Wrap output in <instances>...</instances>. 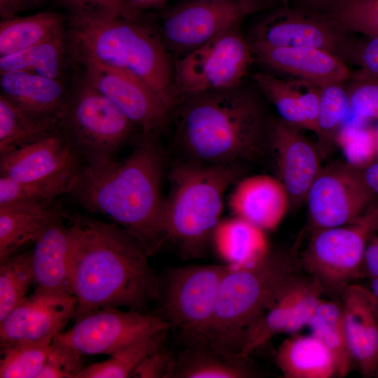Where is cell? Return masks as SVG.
<instances>
[{
	"instance_id": "ac0fdd59",
	"label": "cell",
	"mask_w": 378,
	"mask_h": 378,
	"mask_svg": "<svg viewBox=\"0 0 378 378\" xmlns=\"http://www.w3.org/2000/svg\"><path fill=\"white\" fill-rule=\"evenodd\" d=\"M301 130L279 119L270 132L279 180L288 194L290 204L295 206L306 203L309 190L322 169L318 147Z\"/></svg>"
},
{
	"instance_id": "7a4b0ae2",
	"label": "cell",
	"mask_w": 378,
	"mask_h": 378,
	"mask_svg": "<svg viewBox=\"0 0 378 378\" xmlns=\"http://www.w3.org/2000/svg\"><path fill=\"white\" fill-rule=\"evenodd\" d=\"M163 167L155 136L143 134L122 161L83 164L68 194L86 210L108 216L135 236L150 256L166 242Z\"/></svg>"
},
{
	"instance_id": "7bdbcfd3",
	"label": "cell",
	"mask_w": 378,
	"mask_h": 378,
	"mask_svg": "<svg viewBox=\"0 0 378 378\" xmlns=\"http://www.w3.org/2000/svg\"><path fill=\"white\" fill-rule=\"evenodd\" d=\"M61 3L69 10L71 15L139 19L130 9L127 0H61Z\"/></svg>"
},
{
	"instance_id": "2e32d148",
	"label": "cell",
	"mask_w": 378,
	"mask_h": 378,
	"mask_svg": "<svg viewBox=\"0 0 378 378\" xmlns=\"http://www.w3.org/2000/svg\"><path fill=\"white\" fill-rule=\"evenodd\" d=\"M83 164L80 158L57 130L0 155V176L18 181L72 186Z\"/></svg>"
},
{
	"instance_id": "4fadbf2b",
	"label": "cell",
	"mask_w": 378,
	"mask_h": 378,
	"mask_svg": "<svg viewBox=\"0 0 378 378\" xmlns=\"http://www.w3.org/2000/svg\"><path fill=\"white\" fill-rule=\"evenodd\" d=\"M260 7L253 0H195L167 12L158 33L167 50L188 52L236 27Z\"/></svg>"
},
{
	"instance_id": "4dcf8cb0",
	"label": "cell",
	"mask_w": 378,
	"mask_h": 378,
	"mask_svg": "<svg viewBox=\"0 0 378 378\" xmlns=\"http://www.w3.org/2000/svg\"><path fill=\"white\" fill-rule=\"evenodd\" d=\"M64 18L52 11L1 19L0 57L39 43L63 29Z\"/></svg>"
},
{
	"instance_id": "836d02e7",
	"label": "cell",
	"mask_w": 378,
	"mask_h": 378,
	"mask_svg": "<svg viewBox=\"0 0 378 378\" xmlns=\"http://www.w3.org/2000/svg\"><path fill=\"white\" fill-rule=\"evenodd\" d=\"M161 331L125 347L107 360L85 367L76 378H124L166 342L168 331Z\"/></svg>"
},
{
	"instance_id": "d590c367",
	"label": "cell",
	"mask_w": 378,
	"mask_h": 378,
	"mask_svg": "<svg viewBox=\"0 0 378 378\" xmlns=\"http://www.w3.org/2000/svg\"><path fill=\"white\" fill-rule=\"evenodd\" d=\"M34 282L31 251L0 260V321L27 297Z\"/></svg>"
},
{
	"instance_id": "f5cc1de1",
	"label": "cell",
	"mask_w": 378,
	"mask_h": 378,
	"mask_svg": "<svg viewBox=\"0 0 378 378\" xmlns=\"http://www.w3.org/2000/svg\"><path fill=\"white\" fill-rule=\"evenodd\" d=\"M167 0H155L157 7H160L164 5Z\"/></svg>"
},
{
	"instance_id": "603a6c76",
	"label": "cell",
	"mask_w": 378,
	"mask_h": 378,
	"mask_svg": "<svg viewBox=\"0 0 378 378\" xmlns=\"http://www.w3.org/2000/svg\"><path fill=\"white\" fill-rule=\"evenodd\" d=\"M184 348L175 354L170 378H246L253 375L247 358L214 346L205 335L182 332Z\"/></svg>"
},
{
	"instance_id": "30bf717a",
	"label": "cell",
	"mask_w": 378,
	"mask_h": 378,
	"mask_svg": "<svg viewBox=\"0 0 378 378\" xmlns=\"http://www.w3.org/2000/svg\"><path fill=\"white\" fill-rule=\"evenodd\" d=\"M227 270L225 264L170 270L160 282V316L172 328L206 335L214 317L220 283Z\"/></svg>"
},
{
	"instance_id": "d6986e66",
	"label": "cell",
	"mask_w": 378,
	"mask_h": 378,
	"mask_svg": "<svg viewBox=\"0 0 378 378\" xmlns=\"http://www.w3.org/2000/svg\"><path fill=\"white\" fill-rule=\"evenodd\" d=\"M347 346L364 377L375 375L378 368V312L369 289L352 283L340 298Z\"/></svg>"
},
{
	"instance_id": "f1b7e54d",
	"label": "cell",
	"mask_w": 378,
	"mask_h": 378,
	"mask_svg": "<svg viewBox=\"0 0 378 378\" xmlns=\"http://www.w3.org/2000/svg\"><path fill=\"white\" fill-rule=\"evenodd\" d=\"M306 275L300 273L285 286L273 304L245 331L238 356L247 358L274 335L287 332Z\"/></svg>"
},
{
	"instance_id": "8992f818",
	"label": "cell",
	"mask_w": 378,
	"mask_h": 378,
	"mask_svg": "<svg viewBox=\"0 0 378 378\" xmlns=\"http://www.w3.org/2000/svg\"><path fill=\"white\" fill-rule=\"evenodd\" d=\"M300 269L294 250L270 252L251 266H228L206 337L217 348L237 355L246 329L273 304Z\"/></svg>"
},
{
	"instance_id": "1f68e13d",
	"label": "cell",
	"mask_w": 378,
	"mask_h": 378,
	"mask_svg": "<svg viewBox=\"0 0 378 378\" xmlns=\"http://www.w3.org/2000/svg\"><path fill=\"white\" fill-rule=\"evenodd\" d=\"M57 122L35 117L0 94V155L56 132Z\"/></svg>"
},
{
	"instance_id": "484cf974",
	"label": "cell",
	"mask_w": 378,
	"mask_h": 378,
	"mask_svg": "<svg viewBox=\"0 0 378 378\" xmlns=\"http://www.w3.org/2000/svg\"><path fill=\"white\" fill-rule=\"evenodd\" d=\"M63 215L54 202L0 204V260L34 242L47 225Z\"/></svg>"
},
{
	"instance_id": "d6a6232c",
	"label": "cell",
	"mask_w": 378,
	"mask_h": 378,
	"mask_svg": "<svg viewBox=\"0 0 378 378\" xmlns=\"http://www.w3.org/2000/svg\"><path fill=\"white\" fill-rule=\"evenodd\" d=\"M307 326L333 354L338 368V377H345L354 366L345 335L340 300L322 298Z\"/></svg>"
},
{
	"instance_id": "44dd1931",
	"label": "cell",
	"mask_w": 378,
	"mask_h": 378,
	"mask_svg": "<svg viewBox=\"0 0 378 378\" xmlns=\"http://www.w3.org/2000/svg\"><path fill=\"white\" fill-rule=\"evenodd\" d=\"M237 183L228 200L233 215L264 231L276 229L290 205L281 181L267 175H256Z\"/></svg>"
},
{
	"instance_id": "83f0119b",
	"label": "cell",
	"mask_w": 378,
	"mask_h": 378,
	"mask_svg": "<svg viewBox=\"0 0 378 378\" xmlns=\"http://www.w3.org/2000/svg\"><path fill=\"white\" fill-rule=\"evenodd\" d=\"M265 231L237 216L221 219L215 228L211 245L230 267L253 265L269 253Z\"/></svg>"
},
{
	"instance_id": "74e56055",
	"label": "cell",
	"mask_w": 378,
	"mask_h": 378,
	"mask_svg": "<svg viewBox=\"0 0 378 378\" xmlns=\"http://www.w3.org/2000/svg\"><path fill=\"white\" fill-rule=\"evenodd\" d=\"M324 15L347 33L378 36V0H337Z\"/></svg>"
},
{
	"instance_id": "f907efd6",
	"label": "cell",
	"mask_w": 378,
	"mask_h": 378,
	"mask_svg": "<svg viewBox=\"0 0 378 378\" xmlns=\"http://www.w3.org/2000/svg\"><path fill=\"white\" fill-rule=\"evenodd\" d=\"M370 284L366 286L370 291L378 312V277L369 279Z\"/></svg>"
},
{
	"instance_id": "11a10c76",
	"label": "cell",
	"mask_w": 378,
	"mask_h": 378,
	"mask_svg": "<svg viewBox=\"0 0 378 378\" xmlns=\"http://www.w3.org/2000/svg\"><path fill=\"white\" fill-rule=\"evenodd\" d=\"M374 376H376L377 377H378V368H377V371H376V372H375V375H374Z\"/></svg>"
},
{
	"instance_id": "9a60e30c",
	"label": "cell",
	"mask_w": 378,
	"mask_h": 378,
	"mask_svg": "<svg viewBox=\"0 0 378 378\" xmlns=\"http://www.w3.org/2000/svg\"><path fill=\"white\" fill-rule=\"evenodd\" d=\"M77 61L83 67V79L114 103L144 135L155 136L164 127L172 110L146 83L90 59Z\"/></svg>"
},
{
	"instance_id": "816d5d0a",
	"label": "cell",
	"mask_w": 378,
	"mask_h": 378,
	"mask_svg": "<svg viewBox=\"0 0 378 378\" xmlns=\"http://www.w3.org/2000/svg\"><path fill=\"white\" fill-rule=\"evenodd\" d=\"M258 4L262 8L263 5L270 4V3H276L281 5V6H289L292 0H255Z\"/></svg>"
},
{
	"instance_id": "7c38bea8",
	"label": "cell",
	"mask_w": 378,
	"mask_h": 378,
	"mask_svg": "<svg viewBox=\"0 0 378 378\" xmlns=\"http://www.w3.org/2000/svg\"><path fill=\"white\" fill-rule=\"evenodd\" d=\"M360 170L346 162H334L320 171L306 203L314 230L353 223L378 204Z\"/></svg>"
},
{
	"instance_id": "b9f144b4",
	"label": "cell",
	"mask_w": 378,
	"mask_h": 378,
	"mask_svg": "<svg viewBox=\"0 0 378 378\" xmlns=\"http://www.w3.org/2000/svg\"><path fill=\"white\" fill-rule=\"evenodd\" d=\"M83 356L54 339L37 378H76L85 368L83 366Z\"/></svg>"
},
{
	"instance_id": "8d00e7d4",
	"label": "cell",
	"mask_w": 378,
	"mask_h": 378,
	"mask_svg": "<svg viewBox=\"0 0 378 378\" xmlns=\"http://www.w3.org/2000/svg\"><path fill=\"white\" fill-rule=\"evenodd\" d=\"M53 340L1 346V378H37Z\"/></svg>"
},
{
	"instance_id": "7dc6e473",
	"label": "cell",
	"mask_w": 378,
	"mask_h": 378,
	"mask_svg": "<svg viewBox=\"0 0 378 378\" xmlns=\"http://www.w3.org/2000/svg\"><path fill=\"white\" fill-rule=\"evenodd\" d=\"M43 0H0L1 19L15 17L20 12L30 8Z\"/></svg>"
},
{
	"instance_id": "cb8c5ba5",
	"label": "cell",
	"mask_w": 378,
	"mask_h": 378,
	"mask_svg": "<svg viewBox=\"0 0 378 378\" xmlns=\"http://www.w3.org/2000/svg\"><path fill=\"white\" fill-rule=\"evenodd\" d=\"M253 78L280 120L316 132L321 87L302 79L279 78L262 72L255 74Z\"/></svg>"
},
{
	"instance_id": "60d3db41",
	"label": "cell",
	"mask_w": 378,
	"mask_h": 378,
	"mask_svg": "<svg viewBox=\"0 0 378 378\" xmlns=\"http://www.w3.org/2000/svg\"><path fill=\"white\" fill-rule=\"evenodd\" d=\"M347 85L349 113L345 122L370 124L378 120V80L356 71Z\"/></svg>"
},
{
	"instance_id": "ee69618b",
	"label": "cell",
	"mask_w": 378,
	"mask_h": 378,
	"mask_svg": "<svg viewBox=\"0 0 378 378\" xmlns=\"http://www.w3.org/2000/svg\"><path fill=\"white\" fill-rule=\"evenodd\" d=\"M349 62L357 65L360 73L378 80V36L353 39Z\"/></svg>"
},
{
	"instance_id": "e575fe53",
	"label": "cell",
	"mask_w": 378,
	"mask_h": 378,
	"mask_svg": "<svg viewBox=\"0 0 378 378\" xmlns=\"http://www.w3.org/2000/svg\"><path fill=\"white\" fill-rule=\"evenodd\" d=\"M345 82L333 83L321 88L316 130L319 152L335 142L337 134L349 113V97Z\"/></svg>"
},
{
	"instance_id": "ba28073f",
	"label": "cell",
	"mask_w": 378,
	"mask_h": 378,
	"mask_svg": "<svg viewBox=\"0 0 378 378\" xmlns=\"http://www.w3.org/2000/svg\"><path fill=\"white\" fill-rule=\"evenodd\" d=\"M377 226L378 204L353 223L314 230L299 256L302 269L324 294L340 300L346 286L360 279L365 248Z\"/></svg>"
},
{
	"instance_id": "4316f807",
	"label": "cell",
	"mask_w": 378,
	"mask_h": 378,
	"mask_svg": "<svg viewBox=\"0 0 378 378\" xmlns=\"http://www.w3.org/2000/svg\"><path fill=\"white\" fill-rule=\"evenodd\" d=\"M276 364L286 378H331L338 377L336 360L316 337L292 334L277 348Z\"/></svg>"
},
{
	"instance_id": "d4e9b609",
	"label": "cell",
	"mask_w": 378,
	"mask_h": 378,
	"mask_svg": "<svg viewBox=\"0 0 378 378\" xmlns=\"http://www.w3.org/2000/svg\"><path fill=\"white\" fill-rule=\"evenodd\" d=\"M1 94L27 113L59 120L69 94L59 79L23 71L0 74Z\"/></svg>"
},
{
	"instance_id": "f35d334b",
	"label": "cell",
	"mask_w": 378,
	"mask_h": 378,
	"mask_svg": "<svg viewBox=\"0 0 378 378\" xmlns=\"http://www.w3.org/2000/svg\"><path fill=\"white\" fill-rule=\"evenodd\" d=\"M343 152L346 162L361 170L377 155L375 128L370 124L345 122L335 139Z\"/></svg>"
},
{
	"instance_id": "5bb4252c",
	"label": "cell",
	"mask_w": 378,
	"mask_h": 378,
	"mask_svg": "<svg viewBox=\"0 0 378 378\" xmlns=\"http://www.w3.org/2000/svg\"><path fill=\"white\" fill-rule=\"evenodd\" d=\"M352 41L347 32L326 15L286 6L257 24L250 43L321 49L346 63Z\"/></svg>"
},
{
	"instance_id": "ab89813d",
	"label": "cell",
	"mask_w": 378,
	"mask_h": 378,
	"mask_svg": "<svg viewBox=\"0 0 378 378\" xmlns=\"http://www.w3.org/2000/svg\"><path fill=\"white\" fill-rule=\"evenodd\" d=\"M71 186L66 183L18 181L0 176V204L12 203H53L66 194Z\"/></svg>"
},
{
	"instance_id": "52a82bcc",
	"label": "cell",
	"mask_w": 378,
	"mask_h": 378,
	"mask_svg": "<svg viewBox=\"0 0 378 378\" xmlns=\"http://www.w3.org/2000/svg\"><path fill=\"white\" fill-rule=\"evenodd\" d=\"M134 126L114 103L83 79L69 94L57 131L84 164L99 167L115 160Z\"/></svg>"
},
{
	"instance_id": "bcb514c9",
	"label": "cell",
	"mask_w": 378,
	"mask_h": 378,
	"mask_svg": "<svg viewBox=\"0 0 378 378\" xmlns=\"http://www.w3.org/2000/svg\"><path fill=\"white\" fill-rule=\"evenodd\" d=\"M375 230L370 235L365 248L360 279H372L378 277V235Z\"/></svg>"
},
{
	"instance_id": "277c9868",
	"label": "cell",
	"mask_w": 378,
	"mask_h": 378,
	"mask_svg": "<svg viewBox=\"0 0 378 378\" xmlns=\"http://www.w3.org/2000/svg\"><path fill=\"white\" fill-rule=\"evenodd\" d=\"M69 22L76 60L90 59L129 72L149 85L171 110L177 104L174 70L158 33L139 19L70 15Z\"/></svg>"
},
{
	"instance_id": "e0dca14e",
	"label": "cell",
	"mask_w": 378,
	"mask_h": 378,
	"mask_svg": "<svg viewBox=\"0 0 378 378\" xmlns=\"http://www.w3.org/2000/svg\"><path fill=\"white\" fill-rule=\"evenodd\" d=\"M73 295L34 291L0 321V346L52 340L74 318Z\"/></svg>"
},
{
	"instance_id": "5b68a950",
	"label": "cell",
	"mask_w": 378,
	"mask_h": 378,
	"mask_svg": "<svg viewBox=\"0 0 378 378\" xmlns=\"http://www.w3.org/2000/svg\"><path fill=\"white\" fill-rule=\"evenodd\" d=\"M242 170L238 162L207 164L191 161L174 168L164 200L163 230L186 259L203 257L221 220L224 195Z\"/></svg>"
},
{
	"instance_id": "7402d4cb",
	"label": "cell",
	"mask_w": 378,
	"mask_h": 378,
	"mask_svg": "<svg viewBox=\"0 0 378 378\" xmlns=\"http://www.w3.org/2000/svg\"><path fill=\"white\" fill-rule=\"evenodd\" d=\"M64 215L47 225L33 242L31 260L36 292L72 295L69 286V234L67 225L62 221Z\"/></svg>"
},
{
	"instance_id": "f6af8a7d",
	"label": "cell",
	"mask_w": 378,
	"mask_h": 378,
	"mask_svg": "<svg viewBox=\"0 0 378 378\" xmlns=\"http://www.w3.org/2000/svg\"><path fill=\"white\" fill-rule=\"evenodd\" d=\"M174 360V352L164 345L144 358L134 370L132 377L170 378Z\"/></svg>"
},
{
	"instance_id": "c3c4849f",
	"label": "cell",
	"mask_w": 378,
	"mask_h": 378,
	"mask_svg": "<svg viewBox=\"0 0 378 378\" xmlns=\"http://www.w3.org/2000/svg\"><path fill=\"white\" fill-rule=\"evenodd\" d=\"M337 1V0H292L290 4L293 5V7L320 14H325Z\"/></svg>"
},
{
	"instance_id": "ffe728a7",
	"label": "cell",
	"mask_w": 378,
	"mask_h": 378,
	"mask_svg": "<svg viewBox=\"0 0 378 378\" xmlns=\"http://www.w3.org/2000/svg\"><path fill=\"white\" fill-rule=\"evenodd\" d=\"M250 45L253 53L268 67L319 87L345 82L352 74L344 61L321 49Z\"/></svg>"
},
{
	"instance_id": "8fae6325",
	"label": "cell",
	"mask_w": 378,
	"mask_h": 378,
	"mask_svg": "<svg viewBox=\"0 0 378 378\" xmlns=\"http://www.w3.org/2000/svg\"><path fill=\"white\" fill-rule=\"evenodd\" d=\"M171 328L162 316L105 307L76 318L69 330L54 339L83 356L110 357L136 341Z\"/></svg>"
},
{
	"instance_id": "db71d44e",
	"label": "cell",
	"mask_w": 378,
	"mask_h": 378,
	"mask_svg": "<svg viewBox=\"0 0 378 378\" xmlns=\"http://www.w3.org/2000/svg\"><path fill=\"white\" fill-rule=\"evenodd\" d=\"M375 134H376L377 150V155H378V126L375 128Z\"/></svg>"
},
{
	"instance_id": "f546056e",
	"label": "cell",
	"mask_w": 378,
	"mask_h": 378,
	"mask_svg": "<svg viewBox=\"0 0 378 378\" xmlns=\"http://www.w3.org/2000/svg\"><path fill=\"white\" fill-rule=\"evenodd\" d=\"M65 50L62 29L39 43L0 57V73L23 71L59 79L64 66Z\"/></svg>"
},
{
	"instance_id": "3957f363",
	"label": "cell",
	"mask_w": 378,
	"mask_h": 378,
	"mask_svg": "<svg viewBox=\"0 0 378 378\" xmlns=\"http://www.w3.org/2000/svg\"><path fill=\"white\" fill-rule=\"evenodd\" d=\"M181 107L178 137L194 162H238L258 152L262 135L261 110L237 88L188 97Z\"/></svg>"
},
{
	"instance_id": "9c48e42d",
	"label": "cell",
	"mask_w": 378,
	"mask_h": 378,
	"mask_svg": "<svg viewBox=\"0 0 378 378\" xmlns=\"http://www.w3.org/2000/svg\"><path fill=\"white\" fill-rule=\"evenodd\" d=\"M252 54L237 26L230 28L176 61L174 88L187 97L237 88L247 74Z\"/></svg>"
},
{
	"instance_id": "6da1fadb",
	"label": "cell",
	"mask_w": 378,
	"mask_h": 378,
	"mask_svg": "<svg viewBox=\"0 0 378 378\" xmlns=\"http://www.w3.org/2000/svg\"><path fill=\"white\" fill-rule=\"evenodd\" d=\"M66 216L75 320L105 307L144 312L159 298L160 281L135 236L116 223L81 215Z\"/></svg>"
},
{
	"instance_id": "681fc988",
	"label": "cell",
	"mask_w": 378,
	"mask_h": 378,
	"mask_svg": "<svg viewBox=\"0 0 378 378\" xmlns=\"http://www.w3.org/2000/svg\"><path fill=\"white\" fill-rule=\"evenodd\" d=\"M360 172L367 186L378 197V160H374Z\"/></svg>"
},
{
	"instance_id": "9f6ffc18",
	"label": "cell",
	"mask_w": 378,
	"mask_h": 378,
	"mask_svg": "<svg viewBox=\"0 0 378 378\" xmlns=\"http://www.w3.org/2000/svg\"><path fill=\"white\" fill-rule=\"evenodd\" d=\"M375 231H376V232H377V235H378V226L377 227Z\"/></svg>"
}]
</instances>
